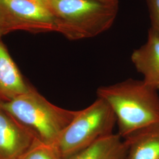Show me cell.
Wrapping results in <instances>:
<instances>
[{
  "label": "cell",
  "instance_id": "6da1fadb",
  "mask_svg": "<svg viewBox=\"0 0 159 159\" xmlns=\"http://www.w3.org/2000/svg\"><path fill=\"white\" fill-rule=\"evenodd\" d=\"M143 80H126L112 85L100 86L97 97L112 109L123 139L145 127L159 123V96Z\"/></svg>",
  "mask_w": 159,
  "mask_h": 159
},
{
  "label": "cell",
  "instance_id": "7a4b0ae2",
  "mask_svg": "<svg viewBox=\"0 0 159 159\" xmlns=\"http://www.w3.org/2000/svg\"><path fill=\"white\" fill-rule=\"evenodd\" d=\"M56 31L70 40L96 37L113 25L119 3L97 0H51Z\"/></svg>",
  "mask_w": 159,
  "mask_h": 159
},
{
  "label": "cell",
  "instance_id": "3957f363",
  "mask_svg": "<svg viewBox=\"0 0 159 159\" xmlns=\"http://www.w3.org/2000/svg\"><path fill=\"white\" fill-rule=\"evenodd\" d=\"M0 107L29 128L41 142L56 145L77 111L59 107L33 89Z\"/></svg>",
  "mask_w": 159,
  "mask_h": 159
},
{
  "label": "cell",
  "instance_id": "277c9868",
  "mask_svg": "<svg viewBox=\"0 0 159 159\" xmlns=\"http://www.w3.org/2000/svg\"><path fill=\"white\" fill-rule=\"evenodd\" d=\"M116 123V118L112 109L104 100L97 97L89 107L77 111L56 146L65 159L113 134Z\"/></svg>",
  "mask_w": 159,
  "mask_h": 159
},
{
  "label": "cell",
  "instance_id": "5b68a950",
  "mask_svg": "<svg viewBox=\"0 0 159 159\" xmlns=\"http://www.w3.org/2000/svg\"><path fill=\"white\" fill-rule=\"evenodd\" d=\"M37 140L29 128L0 107V159H19Z\"/></svg>",
  "mask_w": 159,
  "mask_h": 159
},
{
  "label": "cell",
  "instance_id": "8992f818",
  "mask_svg": "<svg viewBox=\"0 0 159 159\" xmlns=\"http://www.w3.org/2000/svg\"><path fill=\"white\" fill-rule=\"evenodd\" d=\"M0 11L13 28L21 23H34L42 30L56 31L51 10L30 0H0Z\"/></svg>",
  "mask_w": 159,
  "mask_h": 159
},
{
  "label": "cell",
  "instance_id": "52a82bcc",
  "mask_svg": "<svg viewBox=\"0 0 159 159\" xmlns=\"http://www.w3.org/2000/svg\"><path fill=\"white\" fill-rule=\"evenodd\" d=\"M131 59L143 81L157 91L159 90V34L150 28L147 42L133 51Z\"/></svg>",
  "mask_w": 159,
  "mask_h": 159
},
{
  "label": "cell",
  "instance_id": "ba28073f",
  "mask_svg": "<svg viewBox=\"0 0 159 159\" xmlns=\"http://www.w3.org/2000/svg\"><path fill=\"white\" fill-rule=\"evenodd\" d=\"M33 89L24 79L0 40V103L11 102Z\"/></svg>",
  "mask_w": 159,
  "mask_h": 159
},
{
  "label": "cell",
  "instance_id": "9c48e42d",
  "mask_svg": "<svg viewBox=\"0 0 159 159\" xmlns=\"http://www.w3.org/2000/svg\"><path fill=\"white\" fill-rule=\"evenodd\" d=\"M123 139L127 146L125 159H159V123L136 131Z\"/></svg>",
  "mask_w": 159,
  "mask_h": 159
},
{
  "label": "cell",
  "instance_id": "30bf717a",
  "mask_svg": "<svg viewBox=\"0 0 159 159\" xmlns=\"http://www.w3.org/2000/svg\"><path fill=\"white\" fill-rule=\"evenodd\" d=\"M121 139L113 134L64 159H125L127 146Z\"/></svg>",
  "mask_w": 159,
  "mask_h": 159
},
{
  "label": "cell",
  "instance_id": "8fae6325",
  "mask_svg": "<svg viewBox=\"0 0 159 159\" xmlns=\"http://www.w3.org/2000/svg\"><path fill=\"white\" fill-rule=\"evenodd\" d=\"M19 159H64L56 145L37 140Z\"/></svg>",
  "mask_w": 159,
  "mask_h": 159
},
{
  "label": "cell",
  "instance_id": "7c38bea8",
  "mask_svg": "<svg viewBox=\"0 0 159 159\" xmlns=\"http://www.w3.org/2000/svg\"><path fill=\"white\" fill-rule=\"evenodd\" d=\"M152 27L159 34V0H146Z\"/></svg>",
  "mask_w": 159,
  "mask_h": 159
},
{
  "label": "cell",
  "instance_id": "4fadbf2b",
  "mask_svg": "<svg viewBox=\"0 0 159 159\" xmlns=\"http://www.w3.org/2000/svg\"><path fill=\"white\" fill-rule=\"evenodd\" d=\"M11 28H12L11 25L0 11V37Z\"/></svg>",
  "mask_w": 159,
  "mask_h": 159
},
{
  "label": "cell",
  "instance_id": "5bb4252c",
  "mask_svg": "<svg viewBox=\"0 0 159 159\" xmlns=\"http://www.w3.org/2000/svg\"><path fill=\"white\" fill-rule=\"evenodd\" d=\"M32 2H34L35 3L43 6L48 9L50 10V2L51 0H30Z\"/></svg>",
  "mask_w": 159,
  "mask_h": 159
},
{
  "label": "cell",
  "instance_id": "9a60e30c",
  "mask_svg": "<svg viewBox=\"0 0 159 159\" xmlns=\"http://www.w3.org/2000/svg\"><path fill=\"white\" fill-rule=\"evenodd\" d=\"M102 2H106L109 3H119V0H97Z\"/></svg>",
  "mask_w": 159,
  "mask_h": 159
}]
</instances>
